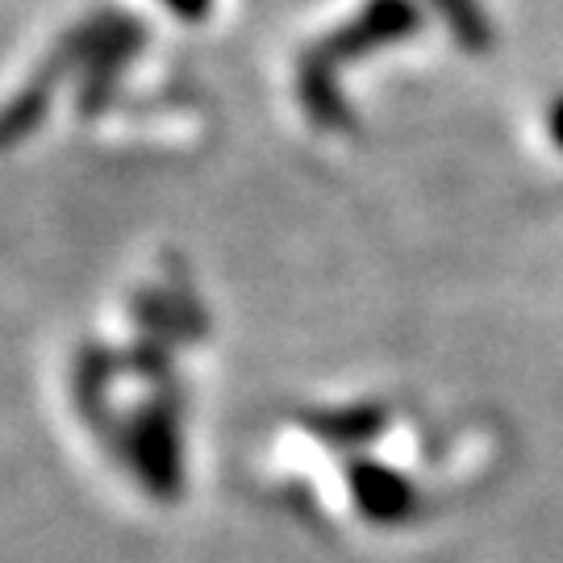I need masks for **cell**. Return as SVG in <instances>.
Segmentation results:
<instances>
[{
    "mask_svg": "<svg viewBox=\"0 0 563 563\" xmlns=\"http://www.w3.org/2000/svg\"><path fill=\"white\" fill-rule=\"evenodd\" d=\"M551 134H555V142L563 146V101L555 104V113H551Z\"/></svg>",
    "mask_w": 563,
    "mask_h": 563,
    "instance_id": "3957f363",
    "label": "cell"
},
{
    "mask_svg": "<svg viewBox=\"0 0 563 563\" xmlns=\"http://www.w3.org/2000/svg\"><path fill=\"white\" fill-rule=\"evenodd\" d=\"M163 4H172V9L184 13L188 21H201V13L209 9V0H163Z\"/></svg>",
    "mask_w": 563,
    "mask_h": 563,
    "instance_id": "7a4b0ae2",
    "label": "cell"
},
{
    "mask_svg": "<svg viewBox=\"0 0 563 563\" xmlns=\"http://www.w3.org/2000/svg\"><path fill=\"white\" fill-rule=\"evenodd\" d=\"M434 4L451 18L455 38H460L472 55H481L484 46H488V21H484L481 4H476V0H434Z\"/></svg>",
    "mask_w": 563,
    "mask_h": 563,
    "instance_id": "6da1fadb",
    "label": "cell"
}]
</instances>
